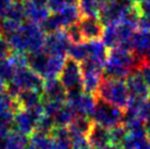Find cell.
Listing matches in <instances>:
<instances>
[{"label":"cell","mask_w":150,"mask_h":149,"mask_svg":"<svg viewBox=\"0 0 150 149\" xmlns=\"http://www.w3.org/2000/svg\"><path fill=\"white\" fill-rule=\"evenodd\" d=\"M7 41L11 46L12 52L28 54L43 50L45 33L42 31L40 24L26 20L20 25L17 32L7 38Z\"/></svg>","instance_id":"1"},{"label":"cell","mask_w":150,"mask_h":149,"mask_svg":"<svg viewBox=\"0 0 150 149\" xmlns=\"http://www.w3.org/2000/svg\"><path fill=\"white\" fill-rule=\"evenodd\" d=\"M96 96L115 105L117 108L125 110L129 100L125 80L103 78L96 92Z\"/></svg>","instance_id":"2"},{"label":"cell","mask_w":150,"mask_h":149,"mask_svg":"<svg viewBox=\"0 0 150 149\" xmlns=\"http://www.w3.org/2000/svg\"><path fill=\"white\" fill-rule=\"evenodd\" d=\"M123 115L124 110L96 98V109L91 118L94 123L110 129L123 123Z\"/></svg>","instance_id":"3"},{"label":"cell","mask_w":150,"mask_h":149,"mask_svg":"<svg viewBox=\"0 0 150 149\" xmlns=\"http://www.w3.org/2000/svg\"><path fill=\"white\" fill-rule=\"evenodd\" d=\"M44 115L43 103L29 110H18L14 112V122H13V132L24 134L31 136L35 129L40 118Z\"/></svg>","instance_id":"4"},{"label":"cell","mask_w":150,"mask_h":149,"mask_svg":"<svg viewBox=\"0 0 150 149\" xmlns=\"http://www.w3.org/2000/svg\"><path fill=\"white\" fill-rule=\"evenodd\" d=\"M58 78L64 84V87L66 88L67 91L71 89L83 88L80 62L75 60L74 58L67 56Z\"/></svg>","instance_id":"5"},{"label":"cell","mask_w":150,"mask_h":149,"mask_svg":"<svg viewBox=\"0 0 150 149\" xmlns=\"http://www.w3.org/2000/svg\"><path fill=\"white\" fill-rule=\"evenodd\" d=\"M11 82L14 83L20 90H34L43 94L45 79L31 70L29 67H23L16 70V74Z\"/></svg>","instance_id":"6"},{"label":"cell","mask_w":150,"mask_h":149,"mask_svg":"<svg viewBox=\"0 0 150 149\" xmlns=\"http://www.w3.org/2000/svg\"><path fill=\"white\" fill-rule=\"evenodd\" d=\"M70 45L71 42L69 41L65 30H60L55 33L46 34L43 50L50 56L67 57Z\"/></svg>","instance_id":"7"},{"label":"cell","mask_w":150,"mask_h":149,"mask_svg":"<svg viewBox=\"0 0 150 149\" xmlns=\"http://www.w3.org/2000/svg\"><path fill=\"white\" fill-rule=\"evenodd\" d=\"M125 82L127 86L129 98L145 101L150 95L149 88L139 69H135L132 71L125 79Z\"/></svg>","instance_id":"8"},{"label":"cell","mask_w":150,"mask_h":149,"mask_svg":"<svg viewBox=\"0 0 150 149\" xmlns=\"http://www.w3.org/2000/svg\"><path fill=\"white\" fill-rule=\"evenodd\" d=\"M78 24H79L86 42L102 40L104 26L101 23V21L99 20L98 17L81 16V18L78 21Z\"/></svg>","instance_id":"9"},{"label":"cell","mask_w":150,"mask_h":149,"mask_svg":"<svg viewBox=\"0 0 150 149\" xmlns=\"http://www.w3.org/2000/svg\"><path fill=\"white\" fill-rule=\"evenodd\" d=\"M43 101L66 102L67 90L59 78L46 79L43 90Z\"/></svg>","instance_id":"10"},{"label":"cell","mask_w":150,"mask_h":149,"mask_svg":"<svg viewBox=\"0 0 150 149\" xmlns=\"http://www.w3.org/2000/svg\"><path fill=\"white\" fill-rule=\"evenodd\" d=\"M50 55L43 50L28 53L26 54L28 67L34 72L40 74L43 79H46L47 72H48V66H50Z\"/></svg>","instance_id":"11"},{"label":"cell","mask_w":150,"mask_h":149,"mask_svg":"<svg viewBox=\"0 0 150 149\" xmlns=\"http://www.w3.org/2000/svg\"><path fill=\"white\" fill-rule=\"evenodd\" d=\"M86 137L92 149H102L111 143L110 129L96 124L94 122Z\"/></svg>","instance_id":"12"},{"label":"cell","mask_w":150,"mask_h":149,"mask_svg":"<svg viewBox=\"0 0 150 149\" xmlns=\"http://www.w3.org/2000/svg\"><path fill=\"white\" fill-rule=\"evenodd\" d=\"M23 2L26 13V20L40 24L50 16V9L45 4H38L33 0H24Z\"/></svg>","instance_id":"13"},{"label":"cell","mask_w":150,"mask_h":149,"mask_svg":"<svg viewBox=\"0 0 150 149\" xmlns=\"http://www.w3.org/2000/svg\"><path fill=\"white\" fill-rule=\"evenodd\" d=\"M19 108L22 110H29L43 103V95L34 90H21L16 98Z\"/></svg>","instance_id":"14"},{"label":"cell","mask_w":150,"mask_h":149,"mask_svg":"<svg viewBox=\"0 0 150 149\" xmlns=\"http://www.w3.org/2000/svg\"><path fill=\"white\" fill-rule=\"evenodd\" d=\"M133 52L135 54L145 57L150 50V32L146 31H135L132 38Z\"/></svg>","instance_id":"15"},{"label":"cell","mask_w":150,"mask_h":149,"mask_svg":"<svg viewBox=\"0 0 150 149\" xmlns=\"http://www.w3.org/2000/svg\"><path fill=\"white\" fill-rule=\"evenodd\" d=\"M57 14L60 23L63 25V29H66L68 25L77 23L81 18V13L78 8V4H67L58 12H55Z\"/></svg>","instance_id":"16"},{"label":"cell","mask_w":150,"mask_h":149,"mask_svg":"<svg viewBox=\"0 0 150 149\" xmlns=\"http://www.w3.org/2000/svg\"><path fill=\"white\" fill-rule=\"evenodd\" d=\"M92 124L93 121L91 117L86 115H77L68 126V129L71 136H87Z\"/></svg>","instance_id":"17"},{"label":"cell","mask_w":150,"mask_h":149,"mask_svg":"<svg viewBox=\"0 0 150 149\" xmlns=\"http://www.w3.org/2000/svg\"><path fill=\"white\" fill-rule=\"evenodd\" d=\"M76 116H77V113L72 109V106L65 102L60 110L53 117L55 121V126L56 127H68Z\"/></svg>","instance_id":"18"},{"label":"cell","mask_w":150,"mask_h":149,"mask_svg":"<svg viewBox=\"0 0 150 149\" xmlns=\"http://www.w3.org/2000/svg\"><path fill=\"white\" fill-rule=\"evenodd\" d=\"M4 149H26L30 144V136L18 132H11L4 140Z\"/></svg>","instance_id":"19"},{"label":"cell","mask_w":150,"mask_h":149,"mask_svg":"<svg viewBox=\"0 0 150 149\" xmlns=\"http://www.w3.org/2000/svg\"><path fill=\"white\" fill-rule=\"evenodd\" d=\"M68 57L81 62L90 56V42H82L80 44H71L68 50Z\"/></svg>","instance_id":"20"},{"label":"cell","mask_w":150,"mask_h":149,"mask_svg":"<svg viewBox=\"0 0 150 149\" xmlns=\"http://www.w3.org/2000/svg\"><path fill=\"white\" fill-rule=\"evenodd\" d=\"M102 43L106 46L108 50L116 48L120 45V36L117 33L116 24L104 26V32L102 35Z\"/></svg>","instance_id":"21"},{"label":"cell","mask_w":150,"mask_h":149,"mask_svg":"<svg viewBox=\"0 0 150 149\" xmlns=\"http://www.w3.org/2000/svg\"><path fill=\"white\" fill-rule=\"evenodd\" d=\"M77 4L81 16L89 17H98L99 11L102 7L100 0H78Z\"/></svg>","instance_id":"22"},{"label":"cell","mask_w":150,"mask_h":149,"mask_svg":"<svg viewBox=\"0 0 150 149\" xmlns=\"http://www.w3.org/2000/svg\"><path fill=\"white\" fill-rule=\"evenodd\" d=\"M23 1H13L12 6L9 9L8 13H7L4 19L16 21L18 23H23L24 21H26V13H25L24 2Z\"/></svg>","instance_id":"23"},{"label":"cell","mask_w":150,"mask_h":149,"mask_svg":"<svg viewBox=\"0 0 150 149\" xmlns=\"http://www.w3.org/2000/svg\"><path fill=\"white\" fill-rule=\"evenodd\" d=\"M40 26H41L43 32L45 33V35L46 34L55 33V32L60 31V30H64L63 25H62L57 14L55 12H50V16L46 18L42 23H40Z\"/></svg>","instance_id":"24"},{"label":"cell","mask_w":150,"mask_h":149,"mask_svg":"<svg viewBox=\"0 0 150 149\" xmlns=\"http://www.w3.org/2000/svg\"><path fill=\"white\" fill-rule=\"evenodd\" d=\"M13 122H14L13 111L0 113V138H4L11 132H13Z\"/></svg>","instance_id":"25"},{"label":"cell","mask_w":150,"mask_h":149,"mask_svg":"<svg viewBox=\"0 0 150 149\" xmlns=\"http://www.w3.org/2000/svg\"><path fill=\"white\" fill-rule=\"evenodd\" d=\"M30 143L35 145L40 149H52V145H53V140L50 135L47 134H43L41 132H35L30 136Z\"/></svg>","instance_id":"26"},{"label":"cell","mask_w":150,"mask_h":149,"mask_svg":"<svg viewBox=\"0 0 150 149\" xmlns=\"http://www.w3.org/2000/svg\"><path fill=\"white\" fill-rule=\"evenodd\" d=\"M16 67L10 62V59H1L0 60V79L8 84L13 80V77L16 74Z\"/></svg>","instance_id":"27"},{"label":"cell","mask_w":150,"mask_h":149,"mask_svg":"<svg viewBox=\"0 0 150 149\" xmlns=\"http://www.w3.org/2000/svg\"><path fill=\"white\" fill-rule=\"evenodd\" d=\"M18 110H20V108L16 99L12 98L7 91L0 92V113L9 111L16 112Z\"/></svg>","instance_id":"28"},{"label":"cell","mask_w":150,"mask_h":149,"mask_svg":"<svg viewBox=\"0 0 150 149\" xmlns=\"http://www.w3.org/2000/svg\"><path fill=\"white\" fill-rule=\"evenodd\" d=\"M140 16H142V13L139 11L138 7L136 4H134L128 11L125 12V14L122 18L121 22H123V23H125V24L129 25L130 28L136 30L137 29L138 22H139V19H140Z\"/></svg>","instance_id":"29"},{"label":"cell","mask_w":150,"mask_h":149,"mask_svg":"<svg viewBox=\"0 0 150 149\" xmlns=\"http://www.w3.org/2000/svg\"><path fill=\"white\" fill-rule=\"evenodd\" d=\"M127 129L123 124H120L110 128V138H111V143L112 144H116V145H122L124 144L126 137H127Z\"/></svg>","instance_id":"30"},{"label":"cell","mask_w":150,"mask_h":149,"mask_svg":"<svg viewBox=\"0 0 150 149\" xmlns=\"http://www.w3.org/2000/svg\"><path fill=\"white\" fill-rule=\"evenodd\" d=\"M65 30L67 36L69 38V41L71 42V44H80L82 42H86L83 38V35H82V32L80 30V26L77 23H74L71 25H68Z\"/></svg>","instance_id":"31"},{"label":"cell","mask_w":150,"mask_h":149,"mask_svg":"<svg viewBox=\"0 0 150 149\" xmlns=\"http://www.w3.org/2000/svg\"><path fill=\"white\" fill-rule=\"evenodd\" d=\"M55 121L52 116L48 115H44L40 118V121L38 122V125H36V129L38 132H41L43 134H47V135H50L52 131L55 128Z\"/></svg>","instance_id":"32"},{"label":"cell","mask_w":150,"mask_h":149,"mask_svg":"<svg viewBox=\"0 0 150 149\" xmlns=\"http://www.w3.org/2000/svg\"><path fill=\"white\" fill-rule=\"evenodd\" d=\"M65 102H56V101H43V109L44 114L54 117L56 113L60 110Z\"/></svg>","instance_id":"33"},{"label":"cell","mask_w":150,"mask_h":149,"mask_svg":"<svg viewBox=\"0 0 150 149\" xmlns=\"http://www.w3.org/2000/svg\"><path fill=\"white\" fill-rule=\"evenodd\" d=\"M11 53H12V50H11V46L9 44V42L7 41L6 37L0 35V60L9 58Z\"/></svg>","instance_id":"34"},{"label":"cell","mask_w":150,"mask_h":149,"mask_svg":"<svg viewBox=\"0 0 150 149\" xmlns=\"http://www.w3.org/2000/svg\"><path fill=\"white\" fill-rule=\"evenodd\" d=\"M66 6V0H47V7L50 12H58Z\"/></svg>","instance_id":"35"},{"label":"cell","mask_w":150,"mask_h":149,"mask_svg":"<svg viewBox=\"0 0 150 149\" xmlns=\"http://www.w3.org/2000/svg\"><path fill=\"white\" fill-rule=\"evenodd\" d=\"M139 116L145 121L146 118L150 117V95L145 100V102L142 103V108L139 110Z\"/></svg>","instance_id":"36"},{"label":"cell","mask_w":150,"mask_h":149,"mask_svg":"<svg viewBox=\"0 0 150 149\" xmlns=\"http://www.w3.org/2000/svg\"><path fill=\"white\" fill-rule=\"evenodd\" d=\"M137 29L139 31H146L150 32V16H140L139 22H138Z\"/></svg>","instance_id":"37"},{"label":"cell","mask_w":150,"mask_h":149,"mask_svg":"<svg viewBox=\"0 0 150 149\" xmlns=\"http://www.w3.org/2000/svg\"><path fill=\"white\" fill-rule=\"evenodd\" d=\"M12 4L13 0H0V20L6 18Z\"/></svg>","instance_id":"38"},{"label":"cell","mask_w":150,"mask_h":149,"mask_svg":"<svg viewBox=\"0 0 150 149\" xmlns=\"http://www.w3.org/2000/svg\"><path fill=\"white\" fill-rule=\"evenodd\" d=\"M139 70H140V72H142V77H144V79H145V81H146L147 86H148L149 91H150V62H146L140 68H139Z\"/></svg>","instance_id":"39"},{"label":"cell","mask_w":150,"mask_h":149,"mask_svg":"<svg viewBox=\"0 0 150 149\" xmlns=\"http://www.w3.org/2000/svg\"><path fill=\"white\" fill-rule=\"evenodd\" d=\"M139 11L142 16H150V0H147L145 2L137 6Z\"/></svg>","instance_id":"40"},{"label":"cell","mask_w":150,"mask_h":149,"mask_svg":"<svg viewBox=\"0 0 150 149\" xmlns=\"http://www.w3.org/2000/svg\"><path fill=\"white\" fill-rule=\"evenodd\" d=\"M102 149H124V148H123V146L122 145H116V144H112V143H110L108 145H106Z\"/></svg>","instance_id":"41"},{"label":"cell","mask_w":150,"mask_h":149,"mask_svg":"<svg viewBox=\"0 0 150 149\" xmlns=\"http://www.w3.org/2000/svg\"><path fill=\"white\" fill-rule=\"evenodd\" d=\"M144 126H145V131H146L147 135H150V117L144 121Z\"/></svg>","instance_id":"42"},{"label":"cell","mask_w":150,"mask_h":149,"mask_svg":"<svg viewBox=\"0 0 150 149\" xmlns=\"http://www.w3.org/2000/svg\"><path fill=\"white\" fill-rule=\"evenodd\" d=\"M6 87H7V83L4 82V81L0 79V92L6 91Z\"/></svg>","instance_id":"43"},{"label":"cell","mask_w":150,"mask_h":149,"mask_svg":"<svg viewBox=\"0 0 150 149\" xmlns=\"http://www.w3.org/2000/svg\"><path fill=\"white\" fill-rule=\"evenodd\" d=\"M132 1H133L134 4H136V6H139L140 4L145 2V1H147V0H132Z\"/></svg>","instance_id":"44"},{"label":"cell","mask_w":150,"mask_h":149,"mask_svg":"<svg viewBox=\"0 0 150 149\" xmlns=\"http://www.w3.org/2000/svg\"><path fill=\"white\" fill-rule=\"evenodd\" d=\"M67 4H78V0H66Z\"/></svg>","instance_id":"45"},{"label":"cell","mask_w":150,"mask_h":149,"mask_svg":"<svg viewBox=\"0 0 150 149\" xmlns=\"http://www.w3.org/2000/svg\"><path fill=\"white\" fill-rule=\"evenodd\" d=\"M113 1H115V0H100L101 4H111Z\"/></svg>","instance_id":"46"},{"label":"cell","mask_w":150,"mask_h":149,"mask_svg":"<svg viewBox=\"0 0 150 149\" xmlns=\"http://www.w3.org/2000/svg\"><path fill=\"white\" fill-rule=\"evenodd\" d=\"M148 144H149V147H150V135H148Z\"/></svg>","instance_id":"47"},{"label":"cell","mask_w":150,"mask_h":149,"mask_svg":"<svg viewBox=\"0 0 150 149\" xmlns=\"http://www.w3.org/2000/svg\"><path fill=\"white\" fill-rule=\"evenodd\" d=\"M13 1H23V0H13Z\"/></svg>","instance_id":"48"},{"label":"cell","mask_w":150,"mask_h":149,"mask_svg":"<svg viewBox=\"0 0 150 149\" xmlns=\"http://www.w3.org/2000/svg\"><path fill=\"white\" fill-rule=\"evenodd\" d=\"M0 35H1V30H0Z\"/></svg>","instance_id":"49"}]
</instances>
